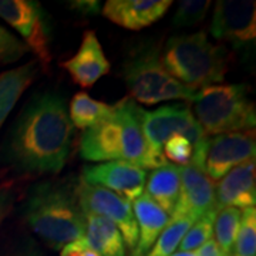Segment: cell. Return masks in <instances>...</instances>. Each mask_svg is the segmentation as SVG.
<instances>
[{
	"instance_id": "obj_8",
	"label": "cell",
	"mask_w": 256,
	"mask_h": 256,
	"mask_svg": "<svg viewBox=\"0 0 256 256\" xmlns=\"http://www.w3.org/2000/svg\"><path fill=\"white\" fill-rule=\"evenodd\" d=\"M0 18L18 32L43 68H48L53 60L52 37L42 4L36 0H0Z\"/></svg>"
},
{
	"instance_id": "obj_1",
	"label": "cell",
	"mask_w": 256,
	"mask_h": 256,
	"mask_svg": "<svg viewBox=\"0 0 256 256\" xmlns=\"http://www.w3.org/2000/svg\"><path fill=\"white\" fill-rule=\"evenodd\" d=\"M73 128L68 107L60 94H36L10 127L0 160L22 175L58 174L70 156Z\"/></svg>"
},
{
	"instance_id": "obj_35",
	"label": "cell",
	"mask_w": 256,
	"mask_h": 256,
	"mask_svg": "<svg viewBox=\"0 0 256 256\" xmlns=\"http://www.w3.org/2000/svg\"><path fill=\"white\" fill-rule=\"evenodd\" d=\"M229 256H238V255H229Z\"/></svg>"
},
{
	"instance_id": "obj_34",
	"label": "cell",
	"mask_w": 256,
	"mask_h": 256,
	"mask_svg": "<svg viewBox=\"0 0 256 256\" xmlns=\"http://www.w3.org/2000/svg\"><path fill=\"white\" fill-rule=\"evenodd\" d=\"M170 256H195V252H182V250H176L172 255Z\"/></svg>"
},
{
	"instance_id": "obj_12",
	"label": "cell",
	"mask_w": 256,
	"mask_h": 256,
	"mask_svg": "<svg viewBox=\"0 0 256 256\" xmlns=\"http://www.w3.org/2000/svg\"><path fill=\"white\" fill-rule=\"evenodd\" d=\"M255 154L256 141L254 131L215 136L210 138L204 171L215 182L235 166L255 160Z\"/></svg>"
},
{
	"instance_id": "obj_32",
	"label": "cell",
	"mask_w": 256,
	"mask_h": 256,
	"mask_svg": "<svg viewBox=\"0 0 256 256\" xmlns=\"http://www.w3.org/2000/svg\"><path fill=\"white\" fill-rule=\"evenodd\" d=\"M195 256H225L222 254L220 246L216 245V242L214 239H210L208 242H205L201 248H198L195 250Z\"/></svg>"
},
{
	"instance_id": "obj_15",
	"label": "cell",
	"mask_w": 256,
	"mask_h": 256,
	"mask_svg": "<svg viewBox=\"0 0 256 256\" xmlns=\"http://www.w3.org/2000/svg\"><path fill=\"white\" fill-rule=\"evenodd\" d=\"M171 4L170 0H108L101 13L117 26L141 30L158 22Z\"/></svg>"
},
{
	"instance_id": "obj_29",
	"label": "cell",
	"mask_w": 256,
	"mask_h": 256,
	"mask_svg": "<svg viewBox=\"0 0 256 256\" xmlns=\"http://www.w3.org/2000/svg\"><path fill=\"white\" fill-rule=\"evenodd\" d=\"M60 256H98L86 239H78L60 249Z\"/></svg>"
},
{
	"instance_id": "obj_2",
	"label": "cell",
	"mask_w": 256,
	"mask_h": 256,
	"mask_svg": "<svg viewBox=\"0 0 256 256\" xmlns=\"http://www.w3.org/2000/svg\"><path fill=\"white\" fill-rule=\"evenodd\" d=\"M142 114L144 108L130 97L120 100L108 118L82 131L80 156L92 162L127 161L151 170Z\"/></svg>"
},
{
	"instance_id": "obj_21",
	"label": "cell",
	"mask_w": 256,
	"mask_h": 256,
	"mask_svg": "<svg viewBox=\"0 0 256 256\" xmlns=\"http://www.w3.org/2000/svg\"><path fill=\"white\" fill-rule=\"evenodd\" d=\"M112 110L114 106L94 100L87 92H78L74 94L70 101L68 117L73 127L86 131L108 118L112 114Z\"/></svg>"
},
{
	"instance_id": "obj_9",
	"label": "cell",
	"mask_w": 256,
	"mask_h": 256,
	"mask_svg": "<svg viewBox=\"0 0 256 256\" xmlns=\"http://www.w3.org/2000/svg\"><path fill=\"white\" fill-rule=\"evenodd\" d=\"M76 194L82 214L98 215L112 222L120 229L126 246L134 254L138 244V229L132 204L114 192L84 182L82 180L76 188Z\"/></svg>"
},
{
	"instance_id": "obj_4",
	"label": "cell",
	"mask_w": 256,
	"mask_h": 256,
	"mask_svg": "<svg viewBox=\"0 0 256 256\" xmlns=\"http://www.w3.org/2000/svg\"><path fill=\"white\" fill-rule=\"evenodd\" d=\"M161 58L166 72L194 92L222 82L228 70L225 48L210 43L205 32L170 37Z\"/></svg>"
},
{
	"instance_id": "obj_33",
	"label": "cell",
	"mask_w": 256,
	"mask_h": 256,
	"mask_svg": "<svg viewBox=\"0 0 256 256\" xmlns=\"http://www.w3.org/2000/svg\"><path fill=\"white\" fill-rule=\"evenodd\" d=\"M13 256H38V252L36 250V248L33 246L32 244H28L26 246H22L18 252H14Z\"/></svg>"
},
{
	"instance_id": "obj_25",
	"label": "cell",
	"mask_w": 256,
	"mask_h": 256,
	"mask_svg": "<svg viewBox=\"0 0 256 256\" xmlns=\"http://www.w3.org/2000/svg\"><path fill=\"white\" fill-rule=\"evenodd\" d=\"M210 0H182L175 12L174 28H190L201 23L210 9Z\"/></svg>"
},
{
	"instance_id": "obj_22",
	"label": "cell",
	"mask_w": 256,
	"mask_h": 256,
	"mask_svg": "<svg viewBox=\"0 0 256 256\" xmlns=\"http://www.w3.org/2000/svg\"><path fill=\"white\" fill-rule=\"evenodd\" d=\"M242 210L232 206H225L215 212L214 216V235L215 242L225 256L232 255L234 245L240 224Z\"/></svg>"
},
{
	"instance_id": "obj_13",
	"label": "cell",
	"mask_w": 256,
	"mask_h": 256,
	"mask_svg": "<svg viewBox=\"0 0 256 256\" xmlns=\"http://www.w3.org/2000/svg\"><path fill=\"white\" fill-rule=\"evenodd\" d=\"M82 180L106 188L132 204L144 192L146 170L127 161L97 162L82 168Z\"/></svg>"
},
{
	"instance_id": "obj_17",
	"label": "cell",
	"mask_w": 256,
	"mask_h": 256,
	"mask_svg": "<svg viewBox=\"0 0 256 256\" xmlns=\"http://www.w3.org/2000/svg\"><path fill=\"white\" fill-rule=\"evenodd\" d=\"M132 212L138 229V244L134 256H146L170 224L171 216L144 194L132 202Z\"/></svg>"
},
{
	"instance_id": "obj_24",
	"label": "cell",
	"mask_w": 256,
	"mask_h": 256,
	"mask_svg": "<svg viewBox=\"0 0 256 256\" xmlns=\"http://www.w3.org/2000/svg\"><path fill=\"white\" fill-rule=\"evenodd\" d=\"M234 252L238 256H256V210H242L240 224L234 245Z\"/></svg>"
},
{
	"instance_id": "obj_3",
	"label": "cell",
	"mask_w": 256,
	"mask_h": 256,
	"mask_svg": "<svg viewBox=\"0 0 256 256\" xmlns=\"http://www.w3.org/2000/svg\"><path fill=\"white\" fill-rule=\"evenodd\" d=\"M24 220L44 244L62 249L84 239V214L76 190L53 181H42L28 190L23 206Z\"/></svg>"
},
{
	"instance_id": "obj_30",
	"label": "cell",
	"mask_w": 256,
	"mask_h": 256,
	"mask_svg": "<svg viewBox=\"0 0 256 256\" xmlns=\"http://www.w3.org/2000/svg\"><path fill=\"white\" fill-rule=\"evenodd\" d=\"M68 8L82 16H96L101 12V3L98 0H72Z\"/></svg>"
},
{
	"instance_id": "obj_27",
	"label": "cell",
	"mask_w": 256,
	"mask_h": 256,
	"mask_svg": "<svg viewBox=\"0 0 256 256\" xmlns=\"http://www.w3.org/2000/svg\"><path fill=\"white\" fill-rule=\"evenodd\" d=\"M162 156L170 164L182 165L191 164L192 156H194V148L191 142L184 137V136H172L165 141L162 146Z\"/></svg>"
},
{
	"instance_id": "obj_16",
	"label": "cell",
	"mask_w": 256,
	"mask_h": 256,
	"mask_svg": "<svg viewBox=\"0 0 256 256\" xmlns=\"http://www.w3.org/2000/svg\"><path fill=\"white\" fill-rule=\"evenodd\" d=\"M216 210L232 206L244 210L255 208L256 164L255 160L235 166L215 185Z\"/></svg>"
},
{
	"instance_id": "obj_14",
	"label": "cell",
	"mask_w": 256,
	"mask_h": 256,
	"mask_svg": "<svg viewBox=\"0 0 256 256\" xmlns=\"http://www.w3.org/2000/svg\"><path fill=\"white\" fill-rule=\"evenodd\" d=\"M62 67L70 74L72 80L82 88L92 87L101 77L110 73L111 68L110 62L106 57L94 30L84 32L77 53L63 62Z\"/></svg>"
},
{
	"instance_id": "obj_11",
	"label": "cell",
	"mask_w": 256,
	"mask_h": 256,
	"mask_svg": "<svg viewBox=\"0 0 256 256\" xmlns=\"http://www.w3.org/2000/svg\"><path fill=\"white\" fill-rule=\"evenodd\" d=\"M180 176L181 191L171 216L186 218L195 222L204 216L215 215V182L205 174V171L192 164L182 165L180 166Z\"/></svg>"
},
{
	"instance_id": "obj_18",
	"label": "cell",
	"mask_w": 256,
	"mask_h": 256,
	"mask_svg": "<svg viewBox=\"0 0 256 256\" xmlns=\"http://www.w3.org/2000/svg\"><path fill=\"white\" fill-rule=\"evenodd\" d=\"M181 191L180 166L166 162L146 175L144 195L154 201L171 216L174 212Z\"/></svg>"
},
{
	"instance_id": "obj_28",
	"label": "cell",
	"mask_w": 256,
	"mask_h": 256,
	"mask_svg": "<svg viewBox=\"0 0 256 256\" xmlns=\"http://www.w3.org/2000/svg\"><path fill=\"white\" fill-rule=\"evenodd\" d=\"M28 46L0 24V63H16L28 54Z\"/></svg>"
},
{
	"instance_id": "obj_7",
	"label": "cell",
	"mask_w": 256,
	"mask_h": 256,
	"mask_svg": "<svg viewBox=\"0 0 256 256\" xmlns=\"http://www.w3.org/2000/svg\"><path fill=\"white\" fill-rule=\"evenodd\" d=\"M142 131L148 144L151 170L166 164V160L162 156V146L168 138L176 134L184 136L191 142L194 148L191 164L204 170L210 137L205 134L200 122L194 117L190 104L175 102L161 106L152 111L144 110Z\"/></svg>"
},
{
	"instance_id": "obj_26",
	"label": "cell",
	"mask_w": 256,
	"mask_h": 256,
	"mask_svg": "<svg viewBox=\"0 0 256 256\" xmlns=\"http://www.w3.org/2000/svg\"><path fill=\"white\" fill-rule=\"evenodd\" d=\"M214 216H204L201 220H195L191 228L186 230L185 236L181 240L178 250L182 252H195L198 248H201L205 242L212 239L214 235Z\"/></svg>"
},
{
	"instance_id": "obj_10",
	"label": "cell",
	"mask_w": 256,
	"mask_h": 256,
	"mask_svg": "<svg viewBox=\"0 0 256 256\" xmlns=\"http://www.w3.org/2000/svg\"><path fill=\"white\" fill-rule=\"evenodd\" d=\"M255 2L249 0H220L210 23L212 36L228 42L234 47H245L255 42Z\"/></svg>"
},
{
	"instance_id": "obj_31",
	"label": "cell",
	"mask_w": 256,
	"mask_h": 256,
	"mask_svg": "<svg viewBox=\"0 0 256 256\" xmlns=\"http://www.w3.org/2000/svg\"><path fill=\"white\" fill-rule=\"evenodd\" d=\"M13 204H14V194L10 190H2L0 191V225L8 218V215L13 208Z\"/></svg>"
},
{
	"instance_id": "obj_19",
	"label": "cell",
	"mask_w": 256,
	"mask_h": 256,
	"mask_svg": "<svg viewBox=\"0 0 256 256\" xmlns=\"http://www.w3.org/2000/svg\"><path fill=\"white\" fill-rule=\"evenodd\" d=\"M84 239L98 256H126L120 229L102 216L84 214Z\"/></svg>"
},
{
	"instance_id": "obj_20",
	"label": "cell",
	"mask_w": 256,
	"mask_h": 256,
	"mask_svg": "<svg viewBox=\"0 0 256 256\" xmlns=\"http://www.w3.org/2000/svg\"><path fill=\"white\" fill-rule=\"evenodd\" d=\"M37 72L36 62H28L0 74V128L6 122L23 92L34 82Z\"/></svg>"
},
{
	"instance_id": "obj_23",
	"label": "cell",
	"mask_w": 256,
	"mask_h": 256,
	"mask_svg": "<svg viewBox=\"0 0 256 256\" xmlns=\"http://www.w3.org/2000/svg\"><path fill=\"white\" fill-rule=\"evenodd\" d=\"M194 224L191 220L186 218H172L170 224L165 226L161 235L156 238V244L150 249L146 256H170L180 246L181 240L185 236L186 230Z\"/></svg>"
},
{
	"instance_id": "obj_5",
	"label": "cell",
	"mask_w": 256,
	"mask_h": 256,
	"mask_svg": "<svg viewBox=\"0 0 256 256\" xmlns=\"http://www.w3.org/2000/svg\"><path fill=\"white\" fill-rule=\"evenodd\" d=\"M192 114L205 134L254 131L256 124L255 102L249 97L246 84L210 86L196 92Z\"/></svg>"
},
{
	"instance_id": "obj_6",
	"label": "cell",
	"mask_w": 256,
	"mask_h": 256,
	"mask_svg": "<svg viewBox=\"0 0 256 256\" xmlns=\"http://www.w3.org/2000/svg\"><path fill=\"white\" fill-rule=\"evenodd\" d=\"M121 74L130 98L144 106H156L171 100L192 104L196 94L166 72L161 50L156 44H144L134 50L124 60Z\"/></svg>"
}]
</instances>
